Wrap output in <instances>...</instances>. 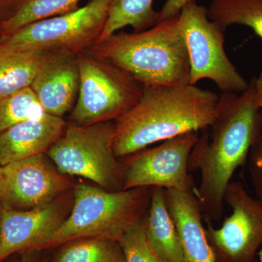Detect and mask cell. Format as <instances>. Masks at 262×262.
Masks as SVG:
<instances>
[{
	"mask_svg": "<svg viewBox=\"0 0 262 262\" xmlns=\"http://www.w3.org/2000/svg\"><path fill=\"white\" fill-rule=\"evenodd\" d=\"M260 110L253 82L241 95L223 93L213 123L201 131L189 156V170L201 173L196 195L207 220H222L226 189L262 130Z\"/></svg>",
	"mask_w": 262,
	"mask_h": 262,
	"instance_id": "cell-1",
	"label": "cell"
},
{
	"mask_svg": "<svg viewBox=\"0 0 262 262\" xmlns=\"http://www.w3.org/2000/svg\"><path fill=\"white\" fill-rule=\"evenodd\" d=\"M220 96L193 84L144 87L139 101L115 120L114 151L123 158L148 146L211 126Z\"/></svg>",
	"mask_w": 262,
	"mask_h": 262,
	"instance_id": "cell-2",
	"label": "cell"
},
{
	"mask_svg": "<svg viewBox=\"0 0 262 262\" xmlns=\"http://www.w3.org/2000/svg\"><path fill=\"white\" fill-rule=\"evenodd\" d=\"M89 51L112 62L144 87L189 84L190 63L179 15L141 32L115 33Z\"/></svg>",
	"mask_w": 262,
	"mask_h": 262,
	"instance_id": "cell-3",
	"label": "cell"
},
{
	"mask_svg": "<svg viewBox=\"0 0 262 262\" xmlns=\"http://www.w3.org/2000/svg\"><path fill=\"white\" fill-rule=\"evenodd\" d=\"M73 198L70 214L44 248L83 238L119 242L145 217L151 188L108 191L82 183L75 186Z\"/></svg>",
	"mask_w": 262,
	"mask_h": 262,
	"instance_id": "cell-4",
	"label": "cell"
},
{
	"mask_svg": "<svg viewBox=\"0 0 262 262\" xmlns=\"http://www.w3.org/2000/svg\"><path fill=\"white\" fill-rule=\"evenodd\" d=\"M114 121L67 125L48 155L63 174L89 179L106 190H122L124 167L114 151Z\"/></svg>",
	"mask_w": 262,
	"mask_h": 262,
	"instance_id": "cell-5",
	"label": "cell"
},
{
	"mask_svg": "<svg viewBox=\"0 0 262 262\" xmlns=\"http://www.w3.org/2000/svg\"><path fill=\"white\" fill-rule=\"evenodd\" d=\"M77 59L80 89L70 116L76 125L115 121L140 99L144 85L112 62L89 51Z\"/></svg>",
	"mask_w": 262,
	"mask_h": 262,
	"instance_id": "cell-6",
	"label": "cell"
},
{
	"mask_svg": "<svg viewBox=\"0 0 262 262\" xmlns=\"http://www.w3.org/2000/svg\"><path fill=\"white\" fill-rule=\"evenodd\" d=\"M110 3V0H91L75 11L33 22L2 37L0 45L74 54L89 51L102 34Z\"/></svg>",
	"mask_w": 262,
	"mask_h": 262,
	"instance_id": "cell-7",
	"label": "cell"
},
{
	"mask_svg": "<svg viewBox=\"0 0 262 262\" xmlns=\"http://www.w3.org/2000/svg\"><path fill=\"white\" fill-rule=\"evenodd\" d=\"M179 21L189 54V84L208 79L222 92L236 94L249 88L226 54L224 30L210 20L206 8L189 2L181 10Z\"/></svg>",
	"mask_w": 262,
	"mask_h": 262,
	"instance_id": "cell-8",
	"label": "cell"
},
{
	"mask_svg": "<svg viewBox=\"0 0 262 262\" xmlns=\"http://www.w3.org/2000/svg\"><path fill=\"white\" fill-rule=\"evenodd\" d=\"M225 203L232 213L215 228L206 220V233L216 262H257L262 248V200L253 198L242 182H231Z\"/></svg>",
	"mask_w": 262,
	"mask_h": 262,
	"instance_id": "cell-9",
	"label": "cell"
},
{
	"mask_svg": "<svg viewBox=\"0 0 262 262\" xmlns=\"http://www.w3.org/2000/svg\"><path fill=\"white\" fill-rule=\"evenodd\" d=\"M200 132H189L123 158V189L160 187L196 191L189 170L191 151Z\"/></svg>",
	"mask_w": 262,
	"mask_h": 262,
	"instance_id": "cell-10",
	"label": "cell"
},
{
	"mask_svg": "<svg viewBox=\"0 0 262 262\" xmlns=\"http://www.w3.org/2000/svg\"><path fill=\"white\" fill-rule=\"evenodd\" d=\"M72 186L46 154L0 166V204L5 210L24 211L45 206Z\"/></svg>",
	"mask_w": 262,
	"mask_h": 262,
	"instance_id": "cell-11",
	"label": "cell"
},
{
	"mask_svg": "<svg viewBox=\"0 0 262 262\" xmlns=\"http://www.w3.org/2000/svg\"><path fill=\"white\" fill-rule=\"evenodd\" d=\"M69 214L63 194L33 209L13 211L3 208L0 262L15 253L43 249Z\"/></svg>",
	"mask_w": 262,
	"mask_h": 262,
	"instance_id": "cell-12",
	"label": "cell"
},
{
	"mask_svg": "<svg viewBox=\"0 0 262 262\" xmlns=\"http://www.w3.org/2000/svg\"><path fill=\"white\" fill-rule=\"evenodd\" d=\"M80 82L77 54L51 52L30 87L46 113L63 117L75 106Z\"/></svg>",
	"mask_w": 262,
	"mask_h": 262,
	"instance_id": "cell-13",
	"label": "cell"
},
{
	"mask_svg": "<svg viewBox=\"0 0 262 262\" xmlns=\"http://www.w3.org/2000/svg\"><path fill=\"white\" fill-rule=\"evenodd\" d=\"M63 117L46 113L0 133V166L46 154L64 132Z\"/></svg>",
	"mask_w": 262,
	"mask_h": 262,
	"instance_id": "cell-14",
	"label": "cell"
},
{
	"mask_svg": "<svg viewBox=\"0 0 262 262\" xmlns=\"http://www.w3.org/2000/svg\"><path fill=\"white\" fill-rule=\"evenodd\" d=\"M165 191L169 211L178 229L184 262H216L207 238L203 208L196 191Z\"/></svg>",
	"mask_w": 262,
	"mask_h": 262,
	"instance_id": "cell-15",
	"label": "cell"
},
{
	"mask_svg": "<svg viewBox=\"0 0 262 262\" xmlns=\"http://www.w3.org/2000/svg\"><path fill=\"white\" fill-rule=\"evenodd\" d=\"M146 239L163 262H184L178 229L169 211L165 189L151 188V201L144 217Z\"/></svg>",
	"mask_w": 262,
	"mask_h": 262,
	"instance_id": "cell-16",
	"label": "cell"
},
{
	"mask_svg": "<svg viewBox=\"0 0 262 262\" xmlns=\"http://www.w3.org/2000/svg\"><path fill=\"white\" fill-rule=\"evenodd\" d=\"M50 53L0 45V98L30 87Z\"/></svg>",
	"mask_w": 262,
	"mask_h": 262,
	"instance_id": "cell-17",
	"label": "cell"
},
{
	"mask_svg": "<svg viewBox=\"0 0 262 262\" xmlns=\"http://www.w3.org/2000/svg\"><path fill=\"white\" fill-rule=\"evenodd\" d=\"M153 1L110 0L107 19L98 42L128 26L135 32L154 27L159 20V12L153 8Z\"/></svg>",
	"mask_w": 262,
	"mask_h": 262,
	"instance_id": "cell-18",
	"label": "cell"
},
{
	"mask_svg": "<svg viewBox=\"0 0 262 262\" xmlns=\"http://www.w3.org/2000/svg\"><path fill=\"white\" fill-rule=\"evenodd\" d=\"M207 13L224 31L232 24L247 26L262 40V0H213Z\"/></svg>",
	"mask_w": 262,
	"mask_h": 262,
	"instance_id": "cell-19",
	"label": "cell"
},
{
	"mask_svg": "<svg viewBox=\"0 0 262 262\" xmlns=\"http://www.w3.org/2000/svg\"><path fill=\"white\" fill-rule=\"evenodd\" d=\"M82 0H24L13 16L1 25L2 37L37 20L70 13L78 9Z\"/></svg>",
	"mask_w": 262,
	"mask_h": 262,
	"instance_id": "cell-20",
	"label": "cell"
},
{
	"mask_svg": "<svg viewBox=\"0 0 262 262\" xmlns=\"http://www.w3.org/2000/svg\"><path fill=\"white\" fill-rule=\"evenodd\" d=\"M54 262H126L120 243L102 238L72 241Z\"/></svg>",
	"mask_w": 262,
	"mask_h": 262,
	"instance_id": "cell-21",
	"label": "cell"
},
{
	"mask_svg": "<svg viewBox=\"0 0 262 262\" xmlns=\"http://www.w3.org/2000/svg\"><path fill=\"white\" fill-rule=\"evenodd\" d=\"M46 114L31 87L0 98V133Z\"/></svg>",
	"mask_w": 262,
	"mask_h": 262,
	"instance_id": "cell-22",
	"label": "cell"
},
{
	"mask_svg": "<svg viewBox=\"0 0 262 262\" xmlns=\"http://www.w3.org/2000/svg\"><path fill=\"white\" fill-rule=\"evenodd\" d=\"M119 243L126 262H163L148 243L144 218L129 229Z\"/></svg>",
	"mask_w": 262,
	"mask_h": 262,
	"instance_id": "cell-23",
	"label": "cell"
},
{
	"mask_svg": "<svg viewBox=\"0 0 262 262\" xmlns=\"http://www.w3.org/2000/svg\"><path fill=\"white\" fill-rule=\"evenodd\" d=\"M248 170L255 194L262 200V130L248 155Z\"/></svg>",
	"mask_w": 262,
	"mask_h": 262,
	"instance_id": "cell-24",
	"label": "cell"
},
{
	"mask_svg": "<svg viewBox=\"0 0 262 262\" xmlns=\"http://www.w3.org/2000/svg\"><path fill=\"white\" fill-rule=\"evenodd\" d=\"M191 1L192 0H166L159 12L158 23L178 15L183 7Z\"/></svg>",
	"mask_w": 262,
	"mask_h": 262,
	"instance_id": "cell-25",
	"label": "cell"
},
{
	"mask_svg": "<svg viewBox=\"0 0 262 262\" xmlns=\"http://www.w3.org/2000/svg\"><path fill=\"white\" fill-rule=\"evenodd\" d=\"M24 0H0V26L14 15Z\"/></svg>",
	"mask_w": 262,
	"mask_h": 262,
	"instance_id": "cell-26",
	"label": "cell"
},
{
	"mask_svg": "<svg viewBox=\"0 0 262 262\" xmlns=\"http://www.w3.org/2000/svg\"><path fill=\"white\" fill-rule=\"evenodd\" d=\"M254 89V97L256 104L262 110V70L256 80L253 82Z\"/></svg>",
	"mask_w": 262,
	"mask_h": 262,
	"instance_id": "cell-27",
	"label": "cell"
},
{
	"mask_svg": "<svg viewBox=\"0 0 262 262\" xmlns=\"http://www.w3.org/2000/svg\"><path fill=\"white\" fill-rule=\"evenodd\" d=\"M257 262H262V248L258 253Z\"/></svg>",
	"mask_w": 262,
	"mask_h": 262,
	"instance_id": "cell-28",
	"label": "cell"
},
{
	"mask_svg": "<svg viewBox=\"0 0 262 262\" xmlns=\"http://www.w3.org/2000/svg\"><path fill=\"white\" fill-rule=\"evenodd\" d=\"M3 208L0 204V228H1L2 215H3Z\"/></svg>",
	"mask_w": 262,
	"mask_h": 262,
	"instance_id": "cell-29",
	"label": "cell"
},
{
	"mask_svg": "<svg viewBox=\"0 0 262 262\" xmlns=\"http://www.w3.org/2000/svg\"><path fill=\"white\" fill-rule=\"evenodd\" d=\"M21 262H35V261H33V260H31V259H26V260H24V261H21Z\"/></svg>",
	"mask_w": 262,
	"mask_h": 262,
	"instance_id": "cell-30",
	"label": "cell"
},
{
	"mask_svg": "<svg viewBox=\"0 0 262 262\" xmlns=\"http://www.w3.org/2000/svg\"><path fill=\"white\" fill-rule=\"evenodd\" d=\"M2 38V30H1V26H0V39Z\"/></svg>",
	"mask_w": 262,
	"mask_h": 262,
	"instance_id": "cell-31",
	"label": "cell"
}]
</instances>
